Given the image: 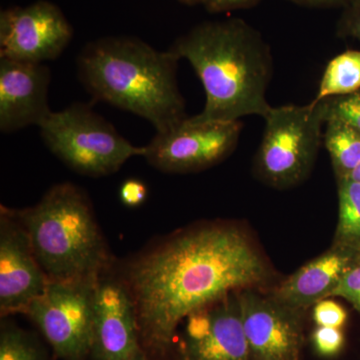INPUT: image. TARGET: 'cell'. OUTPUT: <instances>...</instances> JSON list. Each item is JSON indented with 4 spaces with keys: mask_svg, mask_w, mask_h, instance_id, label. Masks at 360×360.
Returning a JSON list of instances; mask_svg holds the SVG:
<instances>
[{
    "mask_svg": "<svg viewBox=\"0 0 360 360\" xmlns=\"http://www.w3.org/2000/svg\"><path fill=\"white\" fill-rule=\"evenodd\" d=\"M269 277L264 257L238 227L208 225L175 236L127 272L142 343L163 354L189 315Z\"/></svg>",
    "mask_w": 360,
    "mask_h": 360,
    "instance_id": "6da1fadb",
    "label": "cell"
},
{
    "mask_svg": "<svg viewBox=\"0 0 360 360\" xmlns=\"http://www.w3.org/2000/svg\"><path fill=\"white\" fill-rule=\"evenodd\" d=\"M191 63L205 91L198 122H238L262 116L272 106L266 99L274 63L269 44L245 21L203 22L168 49Z\"/></svg>",
    "mask_w": 360,
    "mask_h": 360,
    "instance_id": "7a4b0ae2",
    "label": "cell"
},
{
    "mask_svg": "<svg viewBox=\"0 0 360 360\" xmlns=\"http://www.w3.org/2000/svg\"><path fill=\"white\" fill-rule=\"evenodd\" d=\"M179 60L136 37H103L80 52L78 77L97 101L141 116L160 132L188 117L177 85Z\"/></svg>",
    "mask_w": 360,
    "mask_h": 360,
    "instance_id": "3957f363",
    "label": "cell"
},
{
    "mask_svg": "<svg viewBox=\"0 0 360 360\" xmlns=\"http://www.w3.org/2000/svg\"><path fill=\"white\" fill-rule=\"evenodd\" d=\"M18 219L49 281H101L110 257L89 198L77 186L66 182L51 187Z\"/></svg>",
    "mask_w": 360,
    "mask_h": 360,
    "instance_id": "277c9868",
    "label": "cell"
},
{
    "mask_svg": "<svg viewBox=\"0 0 360 360\" xmlns=\"http://www.w3.org/2000/svg\"><path fill=\"white\" fill-rule=\"evenodd\" d=\"M255 155V172L274 188H290L309 176L323 139L324 101L271 108Z\"/></svg>",
    "mask_w": 360,
    "mask_h": 360,
    "instance_id": "5b68a950",
    "label": "cell"
},
{
    "mask_svg": "<svg viewBox=\"0 0 360 360\" xmlns=\"http://www.w3.org/2000/svg\"><path fill=\"white\" fill-rule=\"evenodd\" d=\"M47 148L68 167L89 176L115 174L143 148L132 146L89 104L75 103L52 111L40 124Z\"/></svg>",
    "mask_w": 360,
    "mask_h": 360,
    "instance_id": "8992f818",
    "label": "cell"
},
{
    "mask_svg": "<svg viewBox=\"0 0 360 360\" xmlns=\"http://www.w3.org/2000/svg\"><path fill=\"white\" fill-rule=\"evenodd\" d=\"M96 283L49 281L25 312L59 359L82 360L91 354Z\"/></svg>",
    "mask_w": 360,
    "mask_h": 360,
    "instance_id": "52a82bcc",
    "label": "cell"
},
{
    "mask_svg": "<svg viewBox=\"0 0 360 360\" xmlns=\"http://www.w3.org/2000/svg\"><path fill=\"white\" fill-rule=\"evenodd\" d=\"M243 123L198 122L186 117L165 131L156 132L144 155L149 165L169 174L200 172L221 162L238 146Z\"/></svg>",
    "mask_w": 360,
    "mask_h": 360,
    "instance_id": "ba28073f",
    "label": "cell"
},
{
    "mask_svg": "<svg viewBox=\"0 0 360 360\" xmlns=\"http://www.w3.org/2000/svg\"><path fill=\"white\" fill-rule=\"evenodd\" d=\"M72 35L65 13L51 1L8 7L0 13V58L44 63L58 58Z\"/></svg>",
    "mask_w": 360,
    "mask_h": 360,
    "instance_id": "9c48e42d",
    "label": "cell"
},
{
    "mask_svg": "<svg viewBox=\"0 0 360 360\" xmlns=\"http://www.w3.org/2000/svg\"><path fill=\"white\" fill-rule=\"evenodd\" d=\"M250 360H300L304 311L255 288L238 291Z\"/></svg>",
    "mask_w": 360,
    "mask_h": 360,
    "instance_id": "30bf717a",
    "label": "cell"
},
{
    "mask_svg": "<svg viewBox=\"0 0 360 360\" xmlns=\"http://www.w3.org/2000/svg\"><path fill=\"white\" fill-rule=\"evenodd\" d=\"M182 360H250L238 291L184 319Z\"/></svg>",
    "mask_w": 360,
    "mask_h": 360,
    "instance_id": "8fae6325",
    "label": "cell"
},
{
    "mask_svg": "<svg viewBox=\"0 0 360 360\" xmlns=\"http://www.w3.org/2000/svg\"><path fill=\"white\" fill-rule=\"evenodd\" d=\"M92 328L91 354L97 360H148L142 352L134 300L122 284H96Z\"/></svg>",
    "mask_w": 360,
    "mask_h": 360,
    "instance_id": "7c38bea8",
    "label": "cell"
},
{
    "mask_svg": "<svg viewBox=\"0 0 360 360\" xmlns=\"http://www.w3.org/2000/svg\"><path fill=\"white\" fill-rule=\"evenodd\" d=\"M49 277L40 266L25 227L2 208L0 219V310L26 312L46 288Z\"/></svg>",
    "mask_w": 360,
    "mask_h": 360,
    "instance_id": "4fadbf2b",
    "label": "cell"
},
{
    "mask_svg": "<svg viewBox=\"0 0 360 360\" xmlns=\"http://www.w3.org/2000/svg\"><path fill=\"white\" fill-rule=\"evenodd\" d=\"M51 73L44 63L0 58V129L4 134L40 127L49 105Z\"/></svg>",
    "mask_w": 360,
    "mask_h": 360,
    "instance_id": "5bb4252c",
    "label": "cell"
},
{
    "mask_svg": "<svg viewBox=\"0 0 360 360\" xmlns=\"http://www.w3.org/2000/svg\"><path fill=\"white\" fill-rule=\"evenodd\" d=\"M359 255L333 243L326 252L293 272L270 295L292 309L305 311L333 296L345 272Z\"/></svg>",
    "mask_w": 360,
    "mask_h": 360,
    "instance_id": "9a60e30c",
    "label": "cell"
},
{
    "mask_svg": "<svg viewBox=\"0 0 360 360\" xmlns=\"http://www.w3.org/2000/svg\"><path fill=\"white\" fill-rule=\"evenodd\" d=\"M322 143L328 150L336 179L349 177L360 165V132L335 116L326 117Z\"/></svg>",
    "mask_w": 360,
    "mask_h": 360,
    "instance_id": "2e32d148",
    "label": "cell"
},
{
    "mask_svg": "<svg viewBox=\"0 0 360 360\" xmlns=\"http://www.w3.org/2000/svg\"><path fill=\"white\" fill-rule=\"evenodd\" d=\"M360 89V51L338 54L326 65L314 101L349 96Z\"/></svg>",
    "mask_w": 360,
    "mask_h": 360,
    "instance_id": "e0dca14e",
    "label": "cell"
},
{
    "mask_svg": "<svg viewBox=\"0 0 360 360\" xmlns=\"http://www.w3.org/2000/svg\"><path fill=\"white\" fill-rule=\"evenodd\" d=\"M338 180V221L333 243L360 255V182Z\"/></svg>",
    "mask_w": 360,
    "mask_h": 360,
    "instance_id": "ac0fdd59",
    "label": "cell"
},
{
    "mask_svg": "<svg viewBox=\"0 0 360 360\" xmlns=\"http://www.w3.org/2000/svg\"><path fill=\"white\" fill-rule=\"evenodd\" d=\"M0 360H47L34 336L11 323H2Z\"/></svg>",
    "mask_w": 360,
    "mask_h": 360,
    "instance_id": "d6986e66",
    "label": "cell"
},
{
    "mask_svg": "<svg viewBox=\"0 0 360 360\" xmlns=\"http://www.w3.org/2000/svg\"><path fill=\"white\" fill-rule=\"evenodd\" d=\"M315 354L326 359H331L342 352L345 336L342 328L315 326L310 335Z\"/></svg>",
    "mask_w": 360,
    "mask_h": 360,
    "instance_id": "ffe728a7",
    "label": "cell"
},
{
    "mask_svg": "<svg viewBox=\"0 0 360 360\" xmlns=\"http://www.w3.org/2000/svg\"><path fill=\"white\" fill-rule=\"evenodd\" d=\"M326 117L335 116L352 124L360 132V89L349 96L324 99Z\"/></svg>",
    "mask_w": 360,
    "mask_h": 360,
    "instance_id": "44dd1931",
    "label": "cell"
},
{
    "mask_svg": "<svg viewBox=\"0 0 360 360\" xmlns=\"http://www.w3.org/2000/svg\"><path fill=\"white\" fill-rule=\"evenodd\" d=\"M312 307V321L315 326L342 328L347 322V309L335 300L326 298Z\"/></svg>",
    "mask_w": 360,
    "mask_h": 360,
    "instance_id": "7402d4cb",
    "label": "cell"
},
{
    "mask_svg": "<svg viewBox=\"0 0 360 360\" xmlns=\"http://www.w3.org/2000/svg\"><path fill=\"white\" fill-rule=\"evenodd\" d=\"M331 297L343 298L360 314V255L345 272Z\"/></svg>",
    "mask_w": 360,
    "mask_h": 360,
    "instance_id": "603a6c76",
    "label": "cell"
},
{
    "mask_svg": "<svg viewBox=\"0 0 360 360\" xmlns=\"http://www.w3.org/2000/svg\"><path fill=\"white\" fill-rule=\"evenodd\" d=\"M338 25V33L360 41V2L345 7Z\"/></svg>",
    "mask_w": 360,
    "mask_h": 360,
    "instance_id": "cb8c5ba5",
    "label": "cell"
},
{
    "mask_svg": "<svg viewBox=\"0 0 360 360\" xmlns=\"http://www.w3.org/2000/svg\"><path fill=\"white\" fill-rule=\"evenodd\" d=\"M120 196L123 205L135 207L146 200L148 188L141 180L129 179L123 182L120 187Z\"/></svg>",
    "mask_w": 360,
    "mask_h": 360,
    "instance_id": "d4e9b609",
    "label": "cell"
},
{
    "mask_svg": "<svg viewBox=\"0 0 360 360\" xmlns=\"http://www.w3.org/2000/svg\"><path fill=\"white\" fill-rule=\"evenodd\" d=\"M260 0H203L202 6L210 13H226L255 6Z\"/></svg>",
    "mask_w": 360,
    "mask_h": 360,
    "instance_id": "484cf974",
    "label": "cell"
},
{
    "mask_svg": "<svg viewBox=\"0 0 360 360\" xmlns=\"http://www.w3.org/2000/svg\"><path fill=\"white\" fill-rule=\"evenodd\" d=\"M290 1L309 7H347L352 0H290Z\"/></svg>",
    "mask_w": 360,
    "mask_h": 360,
    "instance_id": "4316f807",
    "label": "cell"
},
{
    "mask_svg": "<svg viewBox=\"0 0 360 360\" xmlns=\"http://www.w3.org/2000/svg\"><path fill=\"white\" fill-rule=\"evenodd\" d=\"M181 4H187V6H195V4H202L203 0H177Z\"/></svg>",
    "mask_w": 360,
    "mask_h": 360,
    "instance_id": "83f0119b",
    "label": "cell"
},
{
    "mask_svg": "<svg viewBox=\"0 0 360 360\" xmlns=\"http://www.w3.org/2000/svg\"><path fill=\"white\" fill-rule=\"evenodd\" d=\"M349 177L350 179L356 180V181L360 182V165L356 168V169L354 170V172H352V174L350 175Z\"/></svg>",
    "mask_w": 360,
    "mask_h": 360,
    "instance_id": "f1b7e54d",
    "label": "cell"
},
{
    "mask_svg": "<svg viewBox=\"0 0 360 360\" xmlns=\"http://www.w3.org/2000/svg\"><path fill=\"white\" fill-rule=\"evenodd\" d=\"M356 2H360V0H352V2H350V4H356ZM350 4H349V6H350Z\"/></svg>",
    "mask_w": 360,
    "mask_h": 360,
    "instance_id": "f546056e",
    "label": "cell"
}]
</instances>
